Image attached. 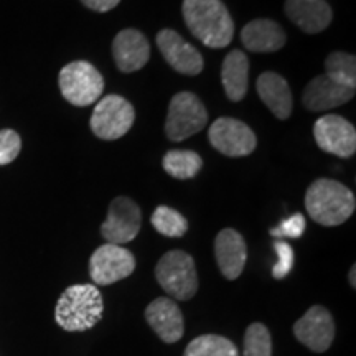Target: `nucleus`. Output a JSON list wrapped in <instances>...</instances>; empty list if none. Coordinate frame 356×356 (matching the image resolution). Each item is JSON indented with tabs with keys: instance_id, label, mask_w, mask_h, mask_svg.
<instances>
[{
	"instance_id": "1",
	"label": "nucleus",
	"mask_w": 356,
	"mask_h": 356,
	"mask_svg": "<svg viewBox=\"0 0 356 356\" xmlns=\"http://www.w3.org/2000/svg\"><path fill=\"white\" fill-rule=\"evenodd\" d=\"M185 24L208 48H226L234 37V22L221 0H184Z\"/></svg>"
},
{
	"instance_id": "2",
	"label": "nucleus",
	"mask_w": 356,
	"mask_h": 356,
	"mask_svg": "<svg viewBox=\"0 0 356 356\" xmlns=\"http://www.w3.org/2000/svg\"><path fill=\"white\" fill-rule=\"evenodd\" d=\"M305 208L322 226H340L355 213L356 200L348 186L330 178H318L305 193Z\"/></svg>"
},
{
	"instance_id": "3",
	"label": "nucleus",
	"mask_w": 356,
	"mask_h": 356,
	"mask_svg": "<svg viewBox=\"0 0 356 356\" xmlns=\"http://www.w3.org/2000/svg\"><path fill=\"white\" fill-rule=\"evenodd\" d=\"M104 302L92 284L70 286L56 302L55 320L66 332L91 330L102 318Z\"/></svg>"
},
{
	"instance_id": "4",
	"label": "nucleus",
	"mask_w": 356,
	"mask_h": 356,
	"mask_svg": "<svg viewBox=\"0 0 356 356\" xmlns=\"http://www.w3.org/2000/svg\"><path fill=\"white\" fill-rule=\"evenodd\" d=\"M155 277L160 287L177 300H190L198 291V274L193 257L180 249L168 251L160 257L155 267Z\"/></svg>"
},
{
	"instance_id": "5",
	"label": "nucleus",
	"mask_w": 356,
	"mask_h": 356,
	"mask_svg": "<svg viewBox=\"0 0 356 356\" xmlns=\"http://www.w3.org/2000/svg\"><path fill=\"white\" fill-rule=\"evenodd\" d=\"M61 95L70 104L78 108L95 104L104 91V79L95 65L88 61H71L58 76Z\"/></svg>"
},
{
	"instance_id": "6",
	"label": "nucleus",
	"mask_w": 356,
	"mask_h": 356,
	"mask_svg": "<svg viewBox=\"0 0 356 356\" xmlns=\"http://www.w3.org/2000/svg\"><path fill=\"white\" fill-rule=\"evenodd\" d=\"M208 113L200 97L181 91L172 97L165 121V134L172 142H181L207 127Z\"/></svg>"
},
{
	"instance_id": "7",
	"label": "nucleus",
	"mask_w": 356,
	"mask_h": 356,
	"mask_svg": "<svg viewBox=\"0 0 356 356\" xmlns=\"http://www.w3.org/2000/svg\"><path fill=\"white\" fill-rule=\"evenodd\" d=\"M136 111L126 97L109 95L97 101L91 115V131L102 140H118L131 131Z\"/></svg>"
},
{
	"instance_id": "8",
	"label": "nucleus",
	"mask_w": 356,
	"mask_h": 356,
	"mask_svg": "<svg viewBox=\"0 0 356 356\" xmlns=\"http://www.w3.org/2000/svg\"><path fill=\"white\" fill-rule=\"evenodd\" d=\"M136 269V257L129 249L115 244H102L89 259V275L95 286H111L129 277Z\"/></svg>"
},
{
	"instance_id": "9",
	"label": "nucleus",
	"mask_w": 356,
	"mask_h": 356,
	"mask_svg": "<svg viewBox=\"0 0 356 356\" xmlns=\"http://www.w3.org/2000/svg\"><path fill=\"white\" fill-rule=\"evenodd\" d=\"M208 139L213 149L226 157H248L257 145L252 129L233 118L216 119L208 129Z\"/></svg>"
},
{
	"instance_id": "10",
	"label": "nucleus",
	"mask_w": 356,
	"mask_h": 356,
	"mask_svg": "<svg viewBox=\"0 0 356 356\" xmlns=\"http://www.w3.org/2000/svg\"><path fill=\"white\" fill-rule=\"evenodd\" d=\"M140 225L142 213L139 204L127 197H118L109 204L108 218L101 226V234L109 244L122 246L136 239Z\"/></svg>"
},
{
	"instance_id": "11",
	"label": "nucleus",
	"mask_w": 356,
	"mask_h": 356,
	"mask_svg": "<svg viewBox=\"0 0 356 356\" xmlns=\"http://www.w3.org/2000/svg\"><path fill=\"white\" fill-rule=\"evenodd\" d=\"M315 142L323 152L350 159L356 152L355 126L345 118L328 114L320 118L314 126Z\"/></svg>"
},
{
	"instance_id": "12",
	"label": "nucleus",
	"mask_w": 356,
	"mask_h": 356,
	"mask_svg": "<svg viewBox=\"0 0 356 356\" xmlns=\"http://www.w3.org/2000/svg\"><path fill=\"white\" fill-rule=\"evenodd\" d=\"M293 335L309 350L323 353L330 348L335 338V322L332 314L322 305L310 307L304 317L293 323Z\"/></svg>"
},
{
	"instance_id": "13",
	"label": "nucleus",
	"mask_w": 356,
	"mask_h": 356,
	"mask_svg": "<svg viewBox=\"0 0 356 356\" xmlns=\"http://www.w3.org/2000/svg\"><path fill=\"white\" fill-rule=\"evenodd\" d=\"M157 47L165 61L177 73L197 76L203 71V56L193 44L178 35L175 30L163 29L157 33Z\"/></svg>"
},
{
	"instance_id": "14",
	"label": "nucleus",
	"mask_w": 356,
	"mask_h": 356,
	"mask_svg": "<svg viewBox=\"0 0 356 356\" xmlns=\"http://www.w3.org/2000/svg\"><path fill=\"white\" fill-rule=\"evenodd\" d=\"M113 58L119 71L134 73L144 68L150 58V44L145 35L136 29L121 30L113 42Z\"/></svg>"
},
{
	"instance_id": "15",
	"label": "nucleus",
	"mask_w": 356,
	"mask_h": 356,
	"mask_svg": "<svg viewBox=\"0 0 356 356\" xmlns=\"http://www.w3.org/2000/svg\"><path fill=\"white\" fill-rule=\"evenodd\" d=\"M145 320L150 328L157 333L159 338L165 343H175L181 340L185 333V323L181 310L178 309L177 302L168 297H159L150 302L145 309Z\"/></svg>"
},
{
	"instance_id": "16",
	"label": "nucleus",
	"mask_w": 356,
	"mask_h": 356,
	"mask_svg": "<svg viewBox=\"0 0 356 356\" xmlns=\"http://www.w3.org/2000/svg\"><path fill=\"white\" fill-rule=\"evenodd\" d=\"M353 96L355 88L338 84L332 78H328L327 74H320L305 86L302 102L309 111L320 113V111L335 109L338 106H343Z\"/></svg>"
},
{
	"instance_id": "17",
	"label": "nucleus",
	"mask_w": 356,
	"mask_h": 356,
	"mask_svg": "<svg viewBox=\"0 0 356 356\" xmlns=\"http://www.w3.org/2000/svg\"><path fill=\"white\" fill-rule=\"evenodd\" d=\"M215 256L221 274L228 280L238 279L248 259V249L243 236L231 228L220 231L215 239Z\"/></svg>"
},
{
	"instance_id": "18",
	"label": "nucleus",
	"mask_w": 356,
	"mask_h": 356,
	"mask_svg": "<svg viewBox=\"0 0 356 356\" xmlns=\"http://www.w3.org/2000/svg\"><path fill=\"white\" fill-rule=\"evenodd\" d=\"M287 17L305 33L323 32L332 24V7L325 0H287L284 6Z\"/></svg>"
},
{
	"instance_id": "19",
	"label": "nucleus",
	"mask_w": 356,
	"mask_h": 356,
	"mask_svg": "<svg viewBox=\"0 0 356 356\" xmlns=\"http://www.w3.org/2000/svg\"><path fill=\"white\" fill-rule=\"evenodd\" d=\"M257 95L275 118L286 121L291 118L293 101L289 83L274 71H266L257 78Z\"/></svg>"
},
{
	"instance_id": "20",
	"label": "nucleus",
	"mask_w": 356,
	"mask_h": 356,
	"mask_svg": "<svg viewBox=\"0 0 356 356\" xmlns=\"http://www.w3.org/2000/svg\"><path fill=\"white\" fill-rule=\"evenodd\" d=\"M287 42L286 33L277 22L257 19L249 22L241 32V43L252 53H274L284 48Z\"/></svg>"
},
{
	"instance_id": "21",
	"label": "nucleus",
	"mask_w": 356,
	"mask_h": 356,
	"mask_svg": "<svg viewBox=\"0 0 356 356\" xmlns=\"http://www.w3.org/2000/svg\"><path fill=\"white\" fill-rule=\"evenodd\" d=\"M221 81L229 101H243L249 84V60L244 51L233 50L226 55L221 68Z\"/></svg>"
},
{
	"instance_id": "22",
	"label": "nucleus",
	"mask_w": 356,
	"mask_h": 356,
	"mask_svg": "<svg viewBox=\"0 0 356 356\" xmlns=\"http://www.w3.org/2000/svg\"><path fill=\"white\" fill-rule=\"evenodd\" d=\"M163 170L177 180H190L202 170L203 159L193 150H168L162 160Z\"/></svg>"
},
{
	"instance_id": "23",
	"label": "nucleus",
	"mask_w": 356,
	"mask_h": 356,
	"mask_svg": "<svg viewBox=\"0 0 356 356\" xmlns=\"http://www.w3.org/2000/svg\"><path fill=\"white\" fill-rule=\"evenodd\" d=\"M184 356H239V351L228 338L202 335L190 341Z\"/></svg>"
},
{
	"instance_id": "24",
	"label": "nucleus",
	"mask_w": 356,
	"mask_h": 356,
	"mask_svg": "<svg viewBox=\"0 0 356 356\" xmlns=\"http://www.w3.org/2000/svg\"><path fill=\"white\" fill-rule=\"evenodd\" d=\"M325 74L338 84L356 88V58L345 51H335L325 60Z\"/></svg>"
},
{
	"instance_id": "25",
	"label": "nucleus",
	"mask_w": 356,
	"mask_h": 356,
	"mask_svg": "<svg viewBox=\"0 0 356 356\" xmlns=\"http://www.w3.org/2000/svg\"><path fill=\"white\" fill-rule=\"evenodd\" d=\"M150 221H152L154 228L162 236H167V238H181L188 231L186 218L181 213L173 210V208L165 207V204L155 208Z\"/></svg>"
},
{
	"instance_id": "26",
	"label": "nucleus",
	"mask_w": 356,
	"mask_h": 356,
	"mask_svg": "<svg viewBox=\"0 0 356 356\" xmlns=\"http://www.w3.org/2000/svg\"><path fill=\"white\" fill-rule=\"evenodd\" d=\"M244 356H273V340L266 325H249L244 333Z\"/></svg>"
},
{
	"instance_id": "27",
	"label": "nucleus",
	"mask_w": 356,
	"mask_h": 356,
	"mask_svg": "<svg viewBox=\"0 0 356 356\" xmlns=\"http://www.w3.org/2000/svg\"><path fill=\"white\" fill-rule=\"evenodd\" d=\"M22 150V139L13 129L0 131V167L8 165L19 157Z\"/></svg>"
},
{
	"instance_id": "28",
	"label": "nucleus",
	"mask_w": 356,
	"mask_h": 356,
	"mask_svg": "<svg viewBox=\"0 0 356 356\" xmlns=\"http://www.w3.org/2000/svg\"><path fill=\"white\" fill-rule=\"evenodd\" d=\"M305 226H307L305 216L300 215V213H296V215L289 216L287 220H284L279 226H275V228L270 229V234L279 239H284V238L297 239L304 234Z\"/></svg>"
},
{
	"instance_id": "29",
	"label": "nucleus",
	"mask_w": 356,
	"mask_h": 356,
	"mask_svg": "<svg viewBox=\"0 0 356 356\" xmlns=\"http://www.w3.org/2000/svg\"><path fill=\"white\" fill-rule=\"evenodd\" d=\"M274 249L275 252H277L279 261L277 264L274 266L273 275L274 279H284L287 277L293 267V249L291 244L284 241V239H277V241L274 243Z\"/></svg>"
},
{
	"instance_id": "30",
	"label": "nucleus",
	"mask_w": 356,
	"mask_h": 356,
	"mask_svg": "<svg viewBox=\"0 0 356 356\" xmlns=\"http://www.w3.org/2000/svg\"><path fill=\"white\" fill-rule=\"evenodd\" d=\"M81 2L83 6H86L95 12H109L114 7H118L121 0H81Z\"/></svg>"
},
{
	"instance_id": "31",
	"label": "nucleus",
	"mask_w": 356,
	"mask_h": 356,
	"mask_svg": "<svg viewBox=\"0 0 356 356\" xmlns=\"http://www.w3.org/2000/svg\"><path fill=\"white\" fill-rule=\"evenodd\" d=\"M355 275H356V266H351V270H350V275H348V279H350V284H351V287H356V279H355Z\"/></svg>"
}]
</instances>
